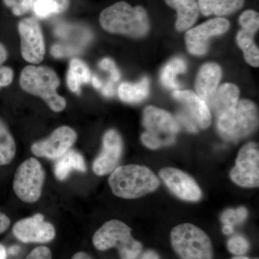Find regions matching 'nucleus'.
Instances as JSON below:
<instances>
[{"mask_svg":"<svg viewBox=\"0 0 259 259\" xmlns=\"http://www.w3.org/2000/svg\"><path fill=\"white\" fill-rule=\"evenodd\" d=\"M102 28L110 33L122 34L133 37H141L147 34L149 19L142 6L132 7L121 1L108 7L100 15Z\"/></svg>","mask_w":259,"mask_h":259,"instance_id":"1","label":"nucleus"},{"mask_svg":"<svg viewBox=\"0 0 259 259\" xmlns=\"http://www.w3.org/2000/svg\"><path fill=\"white\" fill-rule=\"evenodd\" d=\"M112 193L123 199H136L159 187L158 177L148 167L129 164L117 167L108 179Z\"/></svg>","mask_w":259,"mask_h":259,"instance_id":"2","label":"nucleus"},{"mask_svg":"<svg viewBox=\"0 0 259 259\" xmlns=\"http://www.w3.org/2000/svg\"><path fill=\"white\" fill-rule=\"evenodd\" d=\"M20 83L24 91L40 97L53 111L61 112L66 107V100L56 91L60 84V80L55 71L50 68L26 66L20 74Z\"/></svg>","mask_w":259,"mask_h":259,"instance_id":"3","label":"nucleus"},{"mask_svg":"<svg viewBox=\"0 0 259 259\" xmlns=\"http://www.w3.org/2000/svg\"><path fill=\"white\" fill-rule=\"evenodd\" d=\"M131 231L122 221L111 220L97 230L93 236V245L99 250L117 248L121 259H136L142 251L143 245L134 239Z\"/></svg>","mask_w":259,"mask_h":259,"instance_id":"4","label":"nucleus"},{"mask_svg":"<svg viewBox=\"0 0 259 259\" xmlns=\"http://www.w3.org/2000/svg\"><path fill=\"white\" fill-rule=\"evenodd\" d=\"M143 125L146 132L141 135V141L150 149L173 144L180 131L179 122L171 114L153 106L145 109Z\"/></svg>","mask_w":259,"mask_h":259,"instance_id":"5","label":"nucleus"},{"mask_svg":"<svg viewBox=\"0 0 259 259\" xmlns=\"http://www.w3.org/2000/svg\"><path fill=\"white\" fill-rule=\"evenodd\" d=\"M258 125V109L253 102L241 100L236 107L218 117V129L226 141H236L250 136Z\"/></svg>","mask_w":259,"mask_h":259,"instance_id":"6","label":"nucleus"},{"mask_svg":"<svg viewBox=\"0 0 259 259\" xmlns=\"http://www.w3.org/2000/svg\"><path fill=\"white\" fill-rule=\"evenodd\" d=\"M171 243L181 259H212L210 238L198 227L184 223L173 228Z\"/></svg>","mask_w":259,"mask_h":259,"instance_id":"7","label":"nucleus"},{"mask_svg":"<svg viewBox=\"0 0 259 259\" xmlns=\"http://www.w3.org/2000/svg\"><path fill=\"white\" fill-rule=\"evenodd\" d=\"M46 174L40 162L34 158L23 161L15 172L13 190L19 199L33 203L40 199Z\"/></svg>","mask_w":259,"mask_h":259,"instance_id":"8","label":"nucleus"},{"mask_svg":"<svg viewBox=\"0 0 259 259\" xmlns=\"http://www.w3.org/2000/svg\"><path fill=\"white\" fill-rule=\"evenodd\" d=\"M232 181L237 185L254 188L259 185V151L258 144L250 142L241 148L236 165L230 173Z\"/></svg>","mask_w":259,"mask_h":259,"instance_id":"9","label":"nucleus"},{"mask_svg":"<svg viewBox=\"0 0 259 259\" xmlns=\"http://www.w3.org/2000/svg\"><path fill=\"white\" fill-rule=\"evenodd\" d=\"M18 29L23 59L32 64L41 63L45 56V42L41 28L36 19H23L19 22Z\"/></svg>","mask_w":259,"mask_h":259,"instance_id":"10","label":"nucleus"},{"mask_svg":"<svg viewBox=\"0 0 259 259\" xmlns=\"http://www.w3.org/2000/svg\"><path fill=\"white\" fill-rule=\"evenodd\" d=\"M229 28L228 20L217 18L207 20L195 28L189 29L185 34L186 45L189 52L193 55H204L208 50L209 38L223 35Z\"/></svg>","mask_w":259,"mask_h":259,"instance_id":"11","label":"nucleus"},{"mask_svg":"<svg viewBox=\"0 0 259 259\" xmlns=\"http://www.w3.org/2000/svg\"><path fill=\"white\" fill-rule=\"evenodd\" d=\"M77 135L69 126H61L53 132L47 139L32 144L31 151L35 156L49 159H58L71 149Z\"/></svg>","mask_w":259,"mask_h":259,"instance_id":"12","label":"nucleus"},{"mask_svg":"<svg viewBox=\"0 0 259 259\" xmlns=\"http://www.w3.org/2000/svg\"><path fill=\"white\" fill-rule=\"evenodd\" d=\"M13 233L19 241L25 243H48L56 236L55 228L45 221L41 214L20 220L13 226Z\"/></svg>","mask_w":259,"mask_h":259,"instance_id":"13","label":"nucleus"},{"mask_svg":"<svg viewBox=\"0 0 259 259\" xmlns=\"http://www.w3.org/2000/svg\"><path fill=\"white\" fill-rule=\"evenodd\" d=\"M123 144L120 134L115 130L107 131L102 140L101 152L93 163V171L98 176L111 174L118 165Z\"/></svg>","mask_w":259,"mask_h":259,"instance_id":"14","label":"nucleus"},{"mask_svg":"<svg viewBox=\"0 0 259 259\" xmlns=\"http://www.w3.org/2000/svg\"><path fill=\"white\" fill-rule=\"evenodd\" d=\"M159 176L172 193L182 200L197 202L202 198V191L197 182L185 172L167 167L162 168Z\"/></svg>","mask_w":259,"mask_h":259,"instance_id":"15","label":"nucleus"},{"mask_svg":"<svg viewBox=\"0 0 259 259\" xmlns=\"http://www.w3.org/2000/svg\"><path fill=\"white\" fill-rule=\"evenodd\" d=\"M174 97L185 107L186 112L197 127L207 128L211 124L210 111L207 103L190 90L175 91Z\"/></svg>","mask_w":259,"mask_h":259,"instance_id":"16","label":"nucleus"},{"mask_svg":"<svg viewBox=\"0 0 259 259\" xmlns=\"http://www.w3.org/2000/svg\"><path fill=\"white\" fill-rule=\"evenodd\" d=\"M222 77V71L215 63H207L199 69L196 78L195 89L197 96L207 103L217 90Z\"/></svg>","mask_w":259,"mask_h":259,"instance_id":"17","label":"nucleus"},{"mask_svg":"<svg viewBox=\"0 0 259 259\" xmlns=\"http://www.w3.org/2000/svg\"><path fill=\"white\" fill-rule=\"evenodd\" d=\"M239 89L236 85L224 83L215 90L207 102V105L218 117L234 108L239 100Z\"/></svg>","mask_w":259,"mask_h":259,"instance_id":"18","label":"nucleus"},{"mask_svg":"<svg viewBox=\"0 0 259 259\" xmlns=\"http://www.w3.org/2000/svg\"><path fill=\"white\" fill-rule=\"evenodd\" d=\"M168 6L176 10L175 27L178 31L189 30L199 17V7L196 0H165Z\"/></svg>","mask_w":259,"mask_h":259,"instance_id":"19","label":"nucleus"},{"mask_svg":"<svg viewBox=\"0 0 259 259\" xmlns=\"http://www.w3.org/2000/svg\"><path fill=\"white\" fill-rule=\"evenodd\" d=\"M73 170L85 172L87 171V166L81 154L74 150L70 149L58 158L55 163L54 173L58 180L64 181Z\"/></svg>","mask_w":259,"mask_h":259,"instance_id":"20","label":"nucleus"},{"mask_svg":"<svg viewBox=\"0 0 259 259\" xmlns=\"http://www.w3.org/2000/svg\"><path fill=\"white\" fill-rule=\"evenodd\" d=\"M245 0H199V10L204 16H223L241 9Z\"/></svg>","mask_w":259,"mask_h":259,"instance_id":"21","label":"nucleus"},{"mask_svg":"<svg viewBox=\"0 0 259 259\" xmlns=\"http://www.w3.org/2000/svg\"><path fill=\"white\" fill-rule=\"evenodd\" d=\"M91 78V73L88 65L83 61L78 59L71 61L66 81L69 90L72 93L79 95L81 93V84L90 82Z\"/></svg>","mask_w":259,"mask_h":259,"instance_id":"22","label":"nucleus"},{"mask_svg":"<svg viewBox=\"0 0 259 259\" xmlns=\"http://www.w3.org/2000/svg\"><path fill=\"white\" fill-rule=\"evenodd\" d=\"M149 89V80L147 77H144L136 83H121L118 88V95L122 101L131 104L138 103L148 97Z\"/></svg>","mask_w":259,"mask_h":259,"instance_id":"23","label":"nucleus"},{"mask_svg":"<svg viewBox=\"0 0 259 259\" xmlns=\"http://www.w3.org/2000/svg\"><path fill=\"white\" fill-rule=\"evenodd\" d=\"M254 35L253 32L242 29L237 35V42L243 51L246 62L253 67H258L259 51L253 40Z\"/></svg>","mask_w":259,"mask_h":259,"instance_id":"24","label":"nucleus"},{"mask_svg":"<svg viewBox=\"0 0 259 259\" xmlns=\"http://www.w3.org/2000/svg\"><path fill=\"white\" fill-rule=\"evenodd\" d=\"M15 153L16 145L14 139L5 122L0 120V166L11 163Z\"/></svg>","mask_w":259,"mask_h":259,"instance_id":"25","label":"nucleus"},{"mask_svg":"<svg viewBox=\"0 0 259 259\" xmlns=\"http://www.w3.org/2000/svg\"><path fill=\"white\" fill-rule=\"evenodd\" d=\"M187 70L185 61L181 58H175L164 66L161 74V81L163 86L168 89H177L180 84L177 81V76L183 74Z\"/></svg>","mask_w":259,"mask_h":259,"instance_id":"26","label":"nucleus"},{"mask_svg":"<svg viewBox=\"0 0 259 259\" xmlns=\"http://www.w3.org/2000/svg\"><path fill=\"white\" fill-rule=\"evenodd\" d=\"M32 8L37 18L40 19L49 18L65 11L56 0H34Z\"/></svg>","mask_w":259,"mask_h":259,"instance_id":"27","label":"nucleus"},{"mask_svg":"<svg viewBox=\"0 0 259 259\" xmlns=\"http://www.w3.org/2000/svg\"><path fill=\"white\" fill-rule=\"evenodd\" d=\"M248 216V211L244 207H240L236 209H227L221 215V221L224 226L234 228L237 225L241 224Z\"/></svg>","mask_w":259,"mask_h":259,"instance_id":"28","label":"nucleus"},{"mask_svg":"<svg viewBox=\"0 0 259 259\" xmlns=\"http://www.w3.org/2000/svg\"><path fill=\"white\" fill-rule=\"evenodd\" d=\"M239 24L243 30L255 34L258 30V13L254 10H245L240 16Z\"/></svg>","mask_w":259,"mask_h":259,"instance_id":"29","label":"nucleus"},{"mask_svg":"<svg viewBox=\"0 0 259 259\" xmlns=\"http://www.w3.org/2000/svg\"><path fill=\"white\" fill-rule=\"evenodd\" d=\"M228 249L233 254L243 255L248 251L250 248L249 242L241 236H235L228 241Z\"/></svg>","mask_w":259,"mask_h":259,"instance_id":"30","label":"nucleus"},{"mask_svg":"<svg viewBox=\"0 0 259 259\" xmlns=\"http://www.w3.org/2000/svg\"><path fill=\"white\" fill-rule=\"evenodd\" d=\"M15 16H21L31 9L34 0H3Z\"/></svg>","mask_w":259,"mask_h":259,"instance_id":"31","label":"nucleus"},{"mask_svg":"<svg viewBox=\"0 0 259 259\" xmlns=\"http://www.w3.org/2000/svg\"><path fill=\"white\" fill-rule=\"evenodd\" d=\"M99 66H100V69L105 70V71L110 73V78H111L110 80L112 81L116 82V81H119L120 78V72H119L115 63L111 59H108V58L102 59L99 64Z\"/></svg>","mask_w":259,"mask_h":259,"instance_id":"32","label":"nucleus"},{"mask_svg":"<svg viewBox=\"0 0 259 259\" xmlns=\"http://www.w3.org/2000/svg\"><path fill=\"white\" fill-rule=\"evenodd\" d=\"M14 78V71L9 66L0 65V90L11 84Z\"/></svg>","mask_w":259,"mask_h":259,"instance_id":"33","label":"nucleus"},{"mask_svg":"<svg viewBox=\"0 0 259 259\" xmlns=\"http://www.w3.org/2000/svg\"><path fill=\"white\" fill-rule=\"evenodd\" d=\"M25 259H52L51 250L47 246L34 248Z\"/></svg>","mask_w":259,"mask_h":259,"instance_id":"34","label":"nucleus"},{"mask_svg":"<svg viewBox=\"0 0 259 259\" xmlns=\"http://www.w3.org/2000/svg\"><path fill=\"white\" fill-rule=\"evenodd\" d=\"M178 120L182 122V125L185 126L186 128L192 133H196L198 131V127L195 123L191 120L190 117L185 112H180L178 115Z\"/></svg>","mask_w":259,"mask_h":259,"instance_id":"35","label":"nucleus"},{"mask_svg":"<svg viewBox=\"0 0 259 259\" xmlns=\"http://www.w3.org/2000/svg\"><path fill=\"white\" fill-rule=\"evenodd\" d=\"M10 219L5 213L0 212V235L3 234L5 231H8L10 228Z\"/></svg>","mask_w":259,"mask_h":259,"instance_id":"36","label":"nucleus"},{"mask_svg":"<svg viewBox=\"0 0 259 259\" xmlns=\"http://www.w3.org/2000/svg\"><path fill=\"white\" fill-rule=\"evenodd\" d=\"M102 93L103 94L104 96L110 97L113 96L114 93H115V90H114L113 83L110 80L105 85V86L102 88Z\"/></svg>","mask_w":259,"mask_h":259,"instance_id":"37","label":"nucleus"},{"mask_svg":"<svg viewBox=\"0 0 259 259\" xmlns=\"http://www.w3.org/2000/svg\"><path fill=\"white\" fill-rule=\"evenodd\" d=\"M8 57V52L4 44L0 42V65H3Z\"/></svg>","mask_w":259,"mask_h":259,"instance_id":"38","label":"nucleus"},{"mask_svg":"<svg viewBox=\"0 0 259 259\" xmlns=\"http://www.w3.org/2000/svg\"><path fill=\"white\" fill-rule=\"evenodd\" d=\"M141 259H159V256L153 250H148L145 252Z\"/></svg>","mask_w":259,"mask_h":259,"instance_id":"39","label":"nucleus"},{"mask_svg":"<svg viewBox=\"0 0 259 259\" xmlns=\"http://www.w3.org/2000/svg\"><path fill=\"white\" fill-rule=\"evenodd\" d=\"M71 259H92L91 257L88 254V253H85V252L80 251L78 252V253H75L74 255H73L72 258Z\"/></svg>","mask_w":259,"mask_h":259,"instance_id":"40","label":"nucleus"},{"mask_svg":"<svg viewBox=\"0 0 259 259\" xmlns=\"http://www.w3.org/2000/svg\"><path fill=\"white\" fill-rule=\"evenodd\" d=\"M92 81H93V86L95 87V88L100 89L102 88V82L97 76H94L92 78Z\"/></svg>","mask_w":259,"mask_h":259,"instance_id":"41","label":"nucleus"},{"mask_svg":"<svg viewBox=\"0 0 259 259\" xmlns=\"http://www.w3.org/2000/svg\"><path fill=\"white\" fill-rule=\"evenodd\" d=\"M8 252L6 248L3 244H0V259H7Z\"/></svg>","mask_w":259,"mask_h":259,"instance_id":"42","label":"nucleus"},{"mask_svg":"<svg viewBox=\"0 0 259 259\" xmlns=\"http://www.w3.org/2000/svg\"><path fill=\"white\" fill-rule=\"evenodd\" d=\"M56 1L59 2V4L64 8L65 10L67 9L68 7H69V0H56Z\"/></svg>","mask_w":259,"mask_h":259,"instance_id":"43","label":"nucleus"},{"mask_svg":"<svg viewBox=\"0 0 259 259\" xmlns=\"http://www.w3.org/2000/svg\"><path fill=\"white\" fill-rule=\"evenodd\" d=\"M19 250H20V247H18V245L10 247L9 248V253L13 255L16 254V253H18Z\"/></svg>","mask_w":259,"mask_h":259,"instance_id":"44","label":"nucleus"},{"mask_svg":"<svg viewBox=\"0 0 259 259\" xmlns=\"http://www.w3.org/2000/svg\"><path fill=\"white\" fill-rule=\"evenodd\" d=\"M231 259H250L246 256H243V255H236V256L233 257Z\"/></svg>","mask_w":259,"mask_h":259,"instance_id":"45","label":"nucleus"}]
</instances>
